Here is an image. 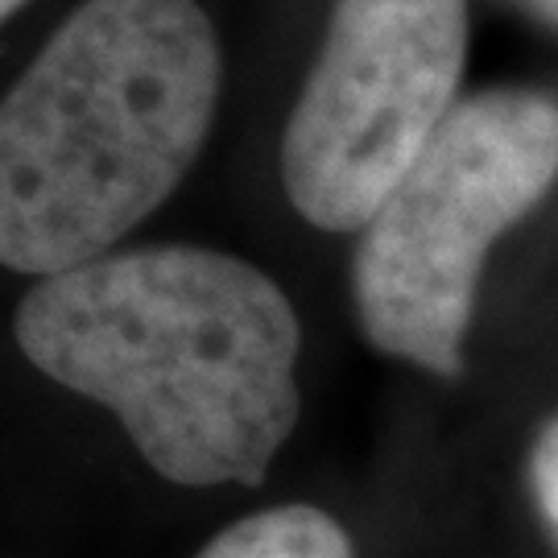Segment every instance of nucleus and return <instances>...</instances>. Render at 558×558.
Here are the masks:
<instances>
[{
	"label": "nucleus",
	"instance_id": "0eeeda50",
	"mask_svg": "<svg viewBox=\"0 0 558 558\" xmlns=\"http://www.w3.org/2000/svg\"><path fill=\"white\" fill-rule=\"evenodd\" d=\"M530 13H538L542 21H550V25H558V0H521Z\"/></svg>",
	"mask_w": 558,
	"mask_h": 558
},
{
	"label": "nucleus",
	"instance_id": "6e6552de",
	"mask_svg": "<svg viewBox=\"0 0 558 558\" xmlns=\"http://www.w3.org/2000/svg\"><path fill=\"white\" fill-rule=\"evenodd\" d=\"M21 4H25V0H0V21H9V17H13V13H17Z\"/></svg>",
	"mask_w": 558,
	"mask_h": 558
},
{
	"label": "nucleus",
	"instance_id": "f257e3e1",
	"mask_svg": "<svg viewBox=\"0 0 558 558\" xmlns=\"http://www.w3.org/2000/svg\"><path fill=\"white\" fill-rule=\"evenodd\" d=\"M13 336L186 488L260 484L299 422V315L278 281L216 248L154 244L41 278Z\"/></svg>",
	"mask_w": 558,
	"mask_h": 558
},
{
	"label": "nucleus",
	"instance_id": "39448f33",
	"mask_svg": "<svg viewBox=\"0 0 558 558\" xmlns=\"http://www.w3.org/2000/svg\"><path fill=\"white\" fill-rule=\"evenodd\" d=\"M195 558H352V542L323 509L278 505L228 525Z\"/></svg>",
	"mask_w": 558,
	"mask_h": 558
},
{
	"label": "nucleus",
	"instance_id": "f03ea898",
	"mask_svg": "<svg viewBox=\"0 0 558 558\" xmlns=\"http://www.w3.org/2000/svg\"><path fill=\"white\" fill-rule=\"evenodd\" d=\"M220 75L195 0H83L0 100V265L108 257L195 166Z\"/></svg>",
	"mask_w": 558,
	"mask_h": 558
},
{
	"label": "nucleus",
	"instance_id": "20e7f679",
	"mask_svg": "<svg viewBox=\"0 0 558 558\" xmlns=\"http://www.w3.org/2000/svg\"><path fill=\"white\" fill-rule=\"evenodd\" d=\"M468 59V0H336L281 137L302 220L364 232L442 120Z\"/></svg>",
	"mask_w": 558,
	"mask_h": 558
},
{
	"label": "nucleus",
	"instance_id": "423d86ee",
	"mask_svg": "<svg viewBox=\"0 0 558 558\" xmlns=\"http://www.w3.org/2000/svg\"><path fill=\"white\" fill-rule=\"evenodd\" d=\"M530 488H534L542 525L558 546V418L542 426L538 442L530 451Z\"/></svg>",
	"mask_w": 558,
	"mask_h": 558
},
{
	"label": "nucleus",
	"instance_id": "7ed1b4c3",
	"mask_svg": "<svg viewBox=\"0 0 558 558\" xmlns=\"http://www.w3.org/2000/svg\"><path fill=\"white\" fill-rule=\"evenodd\" d=\"M558 174V104L484 92L442 120L360 232L352 294L368 343L439 377L463 373L480 269Z\"/></svg>",
	"mask_w": 558,
	"mask_h": 558
}]
</instances>
